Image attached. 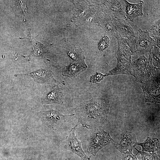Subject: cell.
Instances as JSON below:
<instances>
[{"label":"cell","instance_id":"cell-1","mask_svg":"<svg viewBox=\"0 0 160 160\" xmlns=\"http://www.w3.org/2000/svg\"><path fill=\"white\" fill-rule=\"evenodd\" d=\"M110 101L103 98H92L76 105L74 110L78 123L92 129L107 122Z\"/></svg>","mask_w":160,"mask_h":160},{"label":"cell","instance_id":"cell-2","mask_svg":"<svg viewBox=\"0 0 160 160\" xmlns=\"http://www.w3.org/2000/svg\"><path fill=\"white\" fill-rule=\"evenodd\" d=\"M74 114L65 115L59 111L51 110L40 113L42 122L52 129L56 130L71 118Z\"/></svg>","mask_w":160,"mask_h":160},{"label":"cell","instance_id":"cell-3","mask_svg":"<svg viewBox=\"0 0 160 160\" xmlns=\"http://www.w3.org/2000/svg\"><path fill=\"white\" fill-rule=\"evenodd\" d=\"M114 141L109 134L100 129L90 136L87 148V152L95 156L98 152Z\"/></svg>","mask_w":160,"mask_h":160},{"label":"cell","instance_id":"cell-4","mask_svg":"<svg viewBox=\"0 0 160 160\" xmlns=\"http://www.w3.org/2000/svg\"><path fill=\"white\" fill-rule=\"evenodd\" d=\"M77 126V125H75L70 131L64 148L74 153L83 160H90L91 157H89L86 154L82 148L81 142L75 135V132Z\"/></svg>","mask_w":160,"mask_h":160},{"label":"cell","instance_id":"cell-5","mask_svg":"<svg viewBox=\"0 0 160 160\" xmlns=\"http://www.w3.org/2000/svg\"><path fill=\"white\" fill-rule=\"evenodd\" d=\"M138 143L135 134L126 131L119 137L116 148L121 153H124L135 149V146L138 145Z\"/></svg>","mask_w":160,"mask_h":160},{"label":"cell","instance_id":"cell-6","mask_svg":"<svg viewBox=\"0 0 160 160\" xmlns=\"http://www.w3.org/2000/svg\"><path fill=\"white\" fill-rule=\"evenodd\" d=\"M135 40L137 50L143 53H149L156 44V41L151 37L148 31H143L140 29L137 31Z\"/></svg>","mask_w":160,"mask_h":160},{"label":"cell","instance_id":"cell-7","mask_svg":"<svg viewBox=\"0 0 160 160\" xmlns=\"http://www.w3.org/2000/svg\"><path fill=\"white\" fill-rule=\"evenodd\" d=\"M65 93L62 89L55 85L46 92L41 98L43 105L55 103L60 105L64 103Z\"/></svg>","mask_w":160,"mask_h":160},{"label":"cell","instance_id":"cell-8","mask_svg":"<svg viewBox=\"0 0 160 160\" xmlns=\"http://www.w3.org/2000/svg\"><path fill=\"white\" fill-rule=\"evenodd\" d=\"M31 77L36 82L40 84L53 83L57 84L65 85L63 81H57L53 76V73L50 70L40 69L30 73L25 74Z\"/></svg>","mask_w":160,"mask_h":160},{"label":"cell","instance_id":"cell-9","mask_svg":"<svg viewBox=\"0 0 160 160\" xmlns=\"http://www.w3.org/2000/svg\"><path fill=\"white\" fill-rule=\"evenodd\" d=\"M125 4L126 16L130 21H133L137 16L143 15L142 12L143 2L140 1L138 3L132 4L124 0Z\"/></svg>","mask_w":160,"mask_h":160},{"label":"cell","instance_id":"cell-10","mask_svg":"<svg viewBox=\"0 0 160 160\" xmlns=\"http://www.w3.org/2000/svg\"><path fill=\"white\" fill-rule=\"evenodd\" d=\"M67 53L69 56L76 63L85 70L87 67L84 59V52L79 47H72Z\"/></svg>","mask_w":160,"mask_h":160},{"label":"cell","instance_id":"cell-11","mask_svg":"<svg viewBox=\"0 0 160 160\" xmlns=\"http://www.w3.org/2000/svg\"><path fill=\"white\" fill-rule=\"evenodd\" d=\"M85 70L78 64L74 63L65 66L62 71L63 76L73 79Z\"/></svg>","mask_w":160,"mask_h":160},{"label":"cell","instance_id":"cell-12","mask_svg":"<svg viewBox=\"0 0 160 160\" xmlns=\"http://www.w3.org/2000/svg\"><path fill=\"white\" fill-rule=\"evenodd\" d=\"M159 144L158 139L149 137L143 143H138V145L142 147V151L148 152H155L158 151L159 149Z\"/></svg>","mask_w":160,"mask_h":160},{"label":"cell","instance_id":"cell-13","mask_svg":"<svg viewBox=\"0 0 160 160\" xmlns=\"http://www.w3.org/2000/svg\"><path fill=\"white\" fill-rule=\"evenodd\" d=\"M36 37L31 36L30 33L28 35V38H20V39H27L30 41L32 44L33 47L32 54L36 56L41 55L42 54L43 45L36 41V38L37 36Z\"/></svg>","mask_w":160,"mask_h":160},{"label":"cell","instance_id":"cell-14","mask_svg":"<svg viewBox=\"0 0 160 160\" xmlns=\"http://www.w3.org/2000/svg\"><path fill=\"white\" fill-rule=\"evenodd\" d=\"M141 155L142 160H160V156L155 152H148L142 151L137 150Z\"/></svg>","mask_w":160,"mask_h":160},{"label":"cell","instance_id":"cell-15","mask_svg":"<svg viewBox=\"0 0 160 160\" xmlns=\"http://www.w3.org/2000/svg\"><path fill=\"white\" fill-rule=\"evenodd\" d=\"M109 39L107 36H105L100 41L98 44V48L99 50L103 51L109 46Z\"/></svg>","mask_w":160,"mask_h":160},{"label":"cell","instance_id":"cell-16","mask_svg":"<svg viewBox=\"0 0 160 160\" xmlns=\"http://www.w3.org/2000/svg\"><path fill=\"white\" fill-rule=\"evenodd\" d=\"M105 76L100 73L96 72L95 74L91 76L89 79V81L93 83H97L102 80Z\"/></svg>","mask_w":160,"mask_h":160},{"label":"cell","instance_id":"cell-17","mask_svg":"<svg viewBox=\"0 0 160 160\" xmlns=\"http://www.w3.org/2000/svg\"><path fill=\"white\" fill-rule=\"evenodd\" d=\"M136 155H133L132 151L123 153L122 156V160H138Z\"/></svg>","mask_w":160,"mask_h":160}]
</instances>
